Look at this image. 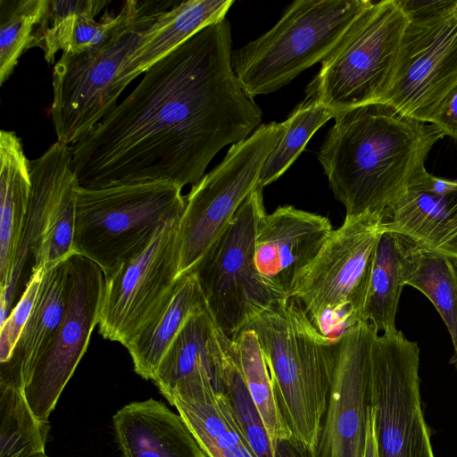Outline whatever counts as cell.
I'll use <instances>...</instances> for the list:
<instances>
[{
  "label": "cell",
  "mask_w": 457,
  "mask_h": 457,
  "mask_svg": "<svg viewBox=\"0 0 457 457\" xmlns=\"http://www.w3.org/2000/svg\"><path fill=\"white\" fill-rule=\"evenodd\" d=\"M232 338L215 323L206 306L195 310L162 357L153 381L168 400L194 385L226 393L235 367Z\"/></svg>",
  "instance_id": "17"
},
{
  "label": "cell",
  "mask_w": 457,
  "mask_h": 457,
  "mask_svg": "<svg viewBox=\"0 0 457 457\" xmlns=\"http://www.w3.org/2000/svg\"><path fill=\"white\" fill-rule=\"evenodd\" d=\"M108 3L105 0H48L45 13L35 29L29 48L36 46L41 48L46 61L53 64L57 52L60 50L64 52L67 49L78 15L86 12L99 13Z\"/></svg>",
  "instance_id": "33"
},
{
  "label": "cell",
  "mask_w": 457,
  "mask_h": 457,
  "mask_svg": "<svg viewBox=\"0 0 457 457\" xmlns=\"http://www.w3.org/2000/svg\"><path fill=\"white\" fill-rule=\"evenodd\" d=\"M225 18L149 67L131 93L71 145L80 187L143 182L195 185L225 145L261 125L262 112L232 68Z\"/></svg>",
  "instance_id": "1"
},
{
  "label": "cell",
  "mask_w": 457,
  "mask_h": 457,
  "mask_svg": "<svg viewBox=\"0 0 457 457\" xmlns=\"http://www.w3.org/2000/svg\"><path fill=\"white\" fill-rule=\"evenodd\" d=\"M284 132L282 122L258 127L193 185L179 220V275L190 272L258 184L263 164Z\"/></svg>",
  "instance_id": "11"
},
{
  "label": "cell",
  "mask_w": 457,
  "mask_h": 457,
  "mask_svg": "<svg viewBox=\"0 0 457 457\" xmlns=\"http://www.w3.org/2000/svg\"><path fill=\"white\" fill-rule=\"evenodd\" d=\"M207 457H257L225 393L211 385L175 390L168 399Z\"/></svg>",
  "instance_id": "20"
},
{
  "label": "cell",
  "mask_w": 457,
  "mask_h": 457,
  "mask_svg": "<svg viewBox=\"0 0 457 457\" xmlns=\"http://www.w3.org/2000/svg\"><path fill=\"white\" fill-rule=\"evenodd\" d=\"M408 17L380 103L431 123L457 86V0H399Z\"/></svg>",
  "instance_id": "8"
},
{
  "label": "cell",
  "mask_w": 457,
  "mask_h": 457,
  "mask_svg": "<svg viewBox=\"0 0 457 457\" xmlns=\"http://www.w3.org/2000/svg\"><path fill=\"white\" fill-rule=\"evenodd\" d=\"M233 4V0H189L166 11L121 68L115 82L117 96L156 62L204 27L225 18Z\"/></svg>",
  "instance_id": "22"
},
{
  "label": "cell",
  "mask_w": 457,
  "mask_h": 457,
  "mask_svg": "<svg viewBox=\"0 0 457 457\" xmlns=\"http://www.w3.org/2000/svg\"><path fill=\"white\" fill-rule=\"evenodd\" d=\"M79 186L72 168L64 177L49 211L35 260V271L52 268L75 253Z\"/></svg>",
  "instance_id": "31"
},
{
  "label": "cell",
  "mask_w": 457,
  "mask_h": 457,
  "mask_svg": "<svg viewBox=\"0 0 457 457\" xmlns=\"http://www.w3.org/2000/svg\"><path fill=\"white\" fill-rule=\"evenodd\" d=\"M172 1H126L120 24L100 45L62 53L53 71L51 118L57 142L73 145L118 104L115 82L121 68Z\"/></svg>",
  "instance_id": "4"
},
{
  "label": "cell",
  "mask_w": 457,
  "mask_h": 457,
  "mask_svg": "<svg viewBox=\"0 0 457 457\" xmlns=\"http://www.w3.org/2000/svg\"><path fill=\"white\" fill-rule=\"evenodd\" d=\"M406 285L421 292L435 306L451 336L457 366V263L441 253L422 249Z\"/></svg>",
  "instance_id": "29"
},
{
  "label": "cell",
  "mask_w": 457,
  "mask_h": 457,
  "mask_svg": "<svg viewBox=\"0 0 457 457\" xmlns=\"http://www.w3.org/2000/svg\"><path fill=\"white\" fill-rule=\"evenodd\" d=\"M337 112L309 98L299 104L282 122L284 132L263 164L258 185L263 188L283 175L313 134Z\"/></svg>",
  "instance_id": "30"
},
{
  "label": "cell",
  "mask_w": 457,
  "mask_h": 457,
  "mask_svg": "<svg viewBox=\"0 0 457 457\" xmlns=\"http://www.w3.org/2000/svg\"><path fill=\"white\" fill-rule=\"evenodd\" d=\"M455 260V259H454ZM456 263H457V260H455Z\"/></svg>",
  "instance_id": "41"
},
{
  "label": "cell",
  "mask_w": 457,
  "mask_h": 457,
  "mask_svg": "<svg viewBox=\"0 0 457 457\" xmlns=\"http://www.w3.org/2000/svg\"><path fill=\"white\" fill-rule=\"evenodd\" d=\"M422 248L409 237L388 230L376 250L365 306V320L378 331L393 332L401 294L414 270Z\"/></svg>",
  "instance_id": "26"
},
{
  "label": "cell",
  "mask_w": 457,
  "mask_h": 457,
  "mask_svg": "<svg viewBox=\"0 0 457 457\" xmlns=\"http://www.w3.org/2000/svg\"><path fill=\"white\" fill-rule=\"evenodd\" d=\"M72 168L71 145L57 141L41 156L30 161L29 204L10 283L5 290L0 291V326L35 272V260L49 211L64 177Z\"/></svg>",
  "instance_id": "18"
},
{
  "label": "cell",
  "mask_w": 457,
  "mask_h": 457,
  "mask_svg": "<svg viewBox=\"0 0 457 457\" xmlns=\"http://www.w3.org/2000/svg\"><path fill=\"white\" fill-rule=\"evenodd\" d=\"M30 161L13 131L0 133V291L7 288L31 193Z\"/></svg>",
  "instance_id": "24"
},
{
  "label": "cell",
  "mask_w": 457,
  "mask_h": 457,
  "mask_svg": "<svg viewBox=\"0 0 457 457\" xmlns=\"http://www.w3.org/2000/svg\"><path fill=\"white\" fill-rule=\"evenodd\" d=\"M31 457H48V456L45 453H39Z\"/></svg>",
  "instance_id": "40"
},
{
  "label": "cell",
  "mask_w": 457,
  "mask_h": 457,
  "mask_svg": "<svg viewBox=\"0 0 457 457\" xmlns=\"http://www.w3.org/2000/svg\"><path fill=\"white\" fill-rule=\"evenodd\" d=\"M246 328L258 338L294 446L312 454L328 407L337 340L323 336L294 297L277 300Z\"/></svg>",
  "instance_id": "3"
},
{
  "label": "cell",
  "mask_w": 457,
  "mask_h": 457,
  "mask_svg": "<svg viewBox=\"0 0 457 457\" xmlns=\"http://www.w3.org/2000/svg\"><path fill=\"white\" fill-rule=\"evenodd\" d=\"M385 213L346 217L300 278L291 297L326 337L365 321V306Z\"/></svg>",
  "instance_id": "7"
},
{
  "label": "cell",
  "mask_w": 457,
  "mask_h": 457,
  "mask_svg": "<svg viewBox=\"0 0 457 457\" xmlns=\"http://www.w3.org/2000/svg\"><path fill=\"white\" fill-rule=\"evenodd\" d=\"M237 366L272 444L294 446L291 430L279 410L270 371L255 333L244 329L232 338ZM295 447V446H294Z\"/></svg>",
  "instance_id": "27"
},
{
  "label": "cell",
  "mask_w": 457,
  "mask_h": 457,
  "mask_svg": "<svg viewBox=\"0 0 457 457\" xmlns=\"http://www.w3.org/2000/svg\"><path fill=\"white\" fill-rule=\"evenodd\" d=\"M334 120L318 160L346 217L385 213L428 173L426 158L444 137L383 103L337 112Z\"/></svg>",
  "instance_id": "2"
},
{
  "label": "cell",
  "mask_w": 457,
  "mask_h": 457,
  "mask_svg": "<svg viewBox=\"0 0 457 457\" xmlns=\"http://www.w3.org/2000/svg\"><path fill=\"white\" fill-rule=\"evenodd\" d=\"M44 270L40 268L32 274L19 301L0 327V363L8 361L12 356L33 309Z\"/></svg>",
  "instance_id": "35"
},
{
  "label": "cell",
  "mask_w": 457,
  "mask_h": 457,
  "mask_svg": "<svg viewBox=\"0 0 457 457\" xmlns=\"http://www.w3.org/2000/svg\"><path fill=\"white\" fill-rule=\"evenodd\" d=\"M48 0H1L0 84L14 71L24 50L29 48L36 26L40 22Z\"/></svg>",
  "instance_id": "32"
},
{
  "label": "cell",
  "mask_w": 457,
  "mask_h": 457,
  "mask_svg": "<svg viewBox=\"0 0 457 457\" xmlns=\"http://www.w3.org/2000/svg\"><path fill=\"white\" fill-rule=\"evenodd\" d=\"M363 457H378L375 432L374 414L371 405L369 411L367 436Z\"/></svg>",
  "instance_id": "39"
},
{
  "label": "cell",
  "mask_w": 457,
  "mask_h": 457,
  "mask_svg": "<svg viewBox=\"0 0 457 457\" xmlns=\"http://www.w3.org/2000/svg\"><path fill=\"white\" fill-rule=\"evenodd\" d=\"M67 260L44 270L29 320L8 361L1 363L0 384L22 392L37 361L46 349L65 313Z\"/></svg>",
  "instance_id": "21"
},
{
  "label": "cell",
  "mask_w": 457,
  "mask_h": 457,
  "mask_svg": "<svg viewBox=\"0 0 457 457\" xmlns=\"http://www.w3.org/2000/svg\"><path fill=\"white\" fill-rule=\"evenodd\" d=\"M67 303L62 320L25 381L22 394L35 416L48 418L85 353L98 325L104 275L89 259L73 253L67 259Z\"/></svg>",
  "instance_id": "13"
},
{
  "label": "cell",
  "mask_w": 457,
  "mask_h": 457,
  "mask_svg": "<svg viewBox=\"0 0 457 457\" xmlns=\"http://www.w3.org/2000/svg\"><path fill=\"white\" fill-rule=\"evenodd\" d=\"M179 219L165 222L136 256L104 277L99 333L126 346L179 276Z\"/></svg>",
  "instance_id": "14"
},
{
  "label": "cell",
  "mask_w": 457,
  "mask_h": 457,
  "mask_svg": "<svg viewBox=\"0 0 457 457\" xmlns=\"http://www.w3.org/2000/svg\"><path fill=\"white\" fill-rule=\"evenodd\" d=\"M225 394L229 399L246 440L257 457H278V447L272 444L269 436L262 417L238 371L237 362Z\"/></svg>",
  "instance_id": "34"
},
{
  "label": "cell",
  "mask_w": 457,
  "mask_h": 457,
  "mask_svg": "<svg viewBox=\"0 0 457 457\" xmlns=\"http://www.w3.org/2000/svg\"><path fill=\"white\" fill-rule=\"evenodd\" d=\"M408 17L399 0L371 2L321 62L306 97L335 111L380 103L393 77Z\"/></svg>",
  "instance_id": "9"
},
{
  "label": "cell",
  "mask_w": 457,
  "mask_h": 457,
  "mask_svg": "<svg viewBox=\"0 0 457 457\" xmlns=\"http://www.w3.org/2000/svg\"><path fill=\"white\" fill-rule=\"evenodd\" d=\"M369 0H297L267 32L231 53L232 68L251 98L273 93L341 43Z\"/></svg>",
  "instance_id": "5"
},
{
  "label": "cell",
  "mask_w": 457,
  "mask_h": 457,
  "mask_svg": "<svg viewBox=\"0 0 457 457\" xmlns=\"http://www.w3.org/2000/svg\"><path fill=\"white\" fill-rule=\"evenodd\" d=\"M181 192L169 182L79 186L74 253L110 276L138 254L165 222L181 218Z\"/></svg>",
  "instance_id": "6"
},
{
  "label": "cell",
  "mask_w": 457,
  "mask_h": 457,
  "mask_svg": "<svg viewBox=\"0 0 457 457\" xmlns=\"http://www.w3.org/2000/svg\"><path fill=\"white\" fill-rule=\"evenodd\" d=\"M113 428L123 457H207L182 417L152 398L122 407Z\"/></svg>",
  "instance_id": "19"
},
{
  "label": "cell",
  "mask_w": 457,
  "mask_h": 457,
  "mask_svg": "<svg viewBox=\"0 0 457 457\" xmlns=\"http://www.w3.org/2000/svg\"><path fill=\"white\" fill-rule=\"evenodd\" d=\"M333 230L327 217L292 205L265 212L255 237L254 262L262 282L279 298L291 297Z\"/></svg>",
  "instance_id": "16"
},
{
  "label": "cell",
  "mask_w": 457,
  "mask_h": 457,
  "mask_svg": "<svg viewBox=\"0 0 457 457\" xmlns=\"http://www.w3.org/2000/svg\"><path fill=\"white\" fill-rule=\"evenodd\" d=\"M96 12H86L78 15L71 39L62 53L79 54L102 44L120 24L124 16L121 8L117 14L105 12L100 21L95 20Z\"/></svg>",
  "instance_id": "36"
},
{
  "label": "cell",
  "mask_w": 457,
  "mask_h": 457,
  "mask_svg": "<svg viewBox=\"0 0 457 457\" xmlns=\"http://www.w3.org/2000/svg\"><path fill=\"white\" fill-rule=\"evenodd\" d=\"M203 306L205 302L195 275H179L161 305L125 346L139 376L154 379L162 357L188 316Z\"/></svg>",
  "instance_id": "25"
},
{
  "label": "cell",
  "mask_w": 457,
  "mask_h": 457,
  "mask_svg": "<svg viewBox=\"0 0 457 457\" xmlns=\"http://www.w3.org/2000/svg\"><path fill=\"white\" fill-rule=\"evenodd\" d=\"M378 335L361 321L337 339L334 378L316 451L311 457H363L370 406L373 344Z\"/></svg>",
  "instance_id": "15"
},
{
  "label": "cell",
  "mask_w": 457,
  "mask_h": 457,
  "mask_svg": "<svg viewBox=\"0 0 457 457\" xmlns=\"http://www.w3.org/2000/svg\"><path fill=\"white\" fill-rule=\"evenodd\" d=\"M49 430V422L35 416L21 390L0 384V457L45 453Z\"/></svg>",
  "instance_id": "28"
},
{
  "label": "cell",
  "mask_w": 457,
  "mask_h": 457,
  "mask_svg": "<svg viewBox=\"0 0 457 457\" xmlns=\"http://www.w3.org/2000/svg\"><path fill=\"white\" fill-rule=\"evenodd\" d=\"M420 348L401 330L373 344L370 405L378 457H435L420 396Z\"/></svg>",
  "instance_id": "12"
},
{
  "label": "cell",
  "mask_w": 457,
  "mask_h": 457,
  "mask_svg": "<svg viewBox=\"0 0 457 457\" xmlns=\"http://www.w3.org/2000/svg\"><path fill=\"white\" fill-rule=\"evenodd\" d=\"M457 217V180L428 173L385 212V229L434 250Z\"/></svg>",
  "instance_id": "23"
},
{
  "label": "cell",
  "mask_w": 457,
  "mask_h": 457,
  "mask_svg": "<svg viewBox=\"0 0 457 457\" xmlns=\"http://www.w3.org/2000/svg\"><path fill=\"white\" fill-rule=\"evenodd\" d=\"M445 136L457 140V86L448 95L430 123Z\"/></svg>",
  "instance_id": "37"
},
{
  "label": "cell",
  "mask_w": 457,
  "mask_h": 457,
  "mask_svg": "<svg viewBox=\"0 0 457 457\" xmlns=\"http://www.w3.org/2000/svg\"><path fill=\"white\" fill-rule=\"evenodd\" d=\"M433 251L457 260V217L446 227Z\"/></svg>",
  "instance_id": "38"
},
{
  "label": "cell",
  "mask_w": 457,
  "mask_h": 457,
  "mask_svg": "<svg viewBox=\"0 0 457 457\" xmlns=\"http://www.w3.org/2000/svg\"><path fill=\"white\" fill-rule=\"evenodd\" d=\"M262 189L255 186L190 271L197 278L208 312L230 338L282 299L262 282L254 262L257 228L265 213Z\"/></svg>",
  "instance_id": "10"
}]
</instances>
